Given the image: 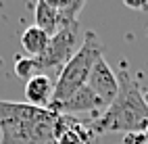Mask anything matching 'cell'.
Listing matches in <instances>:
<instances>
[{
    "label": "cell",
    "instance_id": "cell-10",
    "mask_svg": "<svg viewBox=\"0 0 148 144\" xmlns=\"http://www.w3.org/2000/svg\"><path fill=\"white\" fill-rule=\"evenodd\" d=\"M48 42H50V36L46 32H42L40 27H36V25H29L21 34V46L27 52V56H32V59H38V56L46 50Z\"/></svg>",
    "mask_w": 148,
    "mask_h": 144
},
{
    "label": "cell",
    "instance_id": "cell-7",
    "mask_svg": "<svg viewBox=\"0 0 148 144\" xmlns=\"http://www.w3.org/2000/svg\"><path fill=\"white\" fill-rule=\"evenodd\" d=\"M86 86L106 104V109H108V104L115 100L117 90H119V82H117V73L108 67V63L104 61V56H102V59H98L96 65L92 67L90 77H88Z\"/></svg>",
    "mask_w": 148,
    "mask_h": 144
},
{
    "label": "cell",
    "instance_id": "cell-9",
    "mask_svg": "<svg viewBox=\"0 0 148 144\" xmlns=\"http://www.w3.org/2000/svg\"><path fill=\"white\" fill-rule=\"evenodd\" d=\"M34 17H36V27H40V29L46 32L48 36H54L58 29H61V25H58V13L52 6L50 0H40V2H36Z\"/></svg>",
    "mask_w": 148,
    "mask_h": 144
},
{
    "label": "cell",
    "instance_id": "cell-4",
    "mask_svg": "<svg viewBox=\"0 0 148 144\" xmlns=\"http://www.w3.org/2000/svg\"><path fill=\"white\" fill-rule=\"evenodd\" d=\"M82 40H84V34H82L79 23L61 27L54 36H50V42H48L46 50L36 59L40 71L46 73V71L58 69V67L63 69V65L71 59L77 52V48L82 46Z\"/></svg>",
    "mask_w": 148,
    "mask_h": 144
},
{
    "label": "cell",
    "instance_id": "cell-8",
    "mask_svg": "<svg viewBox=\"0 0 148 144\" xmlns=\"http://www.w3.org/2000/svg\"><path fill=\"white\" fill-rule=\"evenodd\" d=\"M52 94H54V82L46 73H38L25 82V100L32 107L48 109V104L52 102Z\"/></svg>",
    "mask_w": 148,
    "mask_h": 144
},
{
    "label": "cell",
    "instance_id": "cell-14",
    "mask_svg": "<svg viewBox=\"0 0 148 144\" xmlns=\"http://www.w3.org/2000/svg\"><path fill=\"white\" fill-rule=\"evenodd\" d=\"M125 6L136 8V11H148V2H134V0H125Z\"/></svg>",
    "mask_w": 148,
    "mask_h": 144
},
{
    "label": "cell",
    "instance_id": "cell-13",
    "mask_svg": "<svg viewBox=\"0 0 148 144\" xmlns=\"http://www.w3.org/2000/svg\"><path fill=\"white\" fill-rule=\"evenodd\" d=\"M144 142H148L144 134H125L123 140V144H144Z\"/></svg>",
    "mask_w": 148,
    "mask_h": 144
},
{
    "label": "cell",
    "instance_id": "cell-15",
    "mask_svg": "<svg viewBox=\"0 0 148 144\" xmlns=\"http://www.w3.org/2000/svg\"><path fill=\"white\" fill-rule=\"evenodd\" d=\"M144 136H146V140H148V128H146V132H144Z\"/></svg>",
    "mask_w": 148,
    "mask_h": 144
},
{
    "label": "cell",
    "instance_id": "cell-2",
    "mask_svg": "<svg viewBox=\"0 0 148 144\" xmlns=\"http://www.w3.org/2000/svg\"><path fill=\"white\" fill-rule=\"evenodd\" d=\"M56 117L50 109L0 100V144H54Z\"/></svg>",
    "mask_w": 148,
    "mask_h": 144
},
{
    "label": "cell",
    "instance_id": "cell-3",
    "mask_svg": "<svg viewBox=\"0 0 148 144\" xmlns=\"http://www.w3.org/2000/svg\"><path fill=\"white\" fill-rule=\"evenodd\" d=\"M98 59H102V44L98 40L96 32L88 29L84 34L82 46L77 48V52L63 65L61 73H58V77L54 82V94H52L50 104L63 102L71 94H75L79 88H84L88 77H90L92 67L96 65ZM50 104H48V107H50Z\"/></svg>",
    "mask_w": 148,
    "mask_h": 144
},
{
    "label": "cell",
    "instance_id": "cell-1",
    "mask_svg": "<svg viewBox=\"0 0 148 144\" xmlns=\"http://www.w3.org/2000/svg\"><path fill=\"white\" fill-rule=\"evenodd\" d=\"M117 82H119V90L115 100L102 115L90 121V128L96 136L111 132L144 134L148 128V100L144 98L140 86L127 69L117 71Z\"/></svg>",
    "mask_w": 148,
    "mask_h": 144
},
{
    "label": "cell",
    "instance_id": "cell-12",
    "mask_svg": "<svg viewBox=\"0 0 148 144\" xmlns=\"http://www.w3.org/2000/svg\"><path fill=\"white\" fill-rule=\"evenodd\" d=\"M38 73H42L40 71V67H38L36 59H32V56H19V59L15 61V75L17 77H21V80H32L34 75Z\"/></svg>",
    "mask_w": 148,
    "mask_h": 144
},
{
    "label": "cell",
    "instance_id": "cell-6",
    "mask_svg": "<svg viewBox=\"0 0 148 144\" xmlns=\"http://www.w3.org/2000/svg\"><path fill=\"white\" fill-rule=\"evenodd\" d=\"M96 134L90 121L84 123L79 117L58 115L54 125V144H94Z\"/></svg>",
    "mask_w": 148,
    "mask_h": 144
},
{
    "label": "cell",
    "instance_id": "cell-5",
    "mask_svg": "<svg viewBox=\"0 0 148 144\" xmlns=\"http://www.w3.org/2000/svg\"><path fill=\"white\" fill-rule=\"evenodd\" d=\"M48 109L56 115H71V117H75V115H94V119H96L98 115H102L106 111V104L88 86H84L75 94L69 96L67 100L50 104Z\"/></svg>",
    "mask_w": 148,
    "mask_h": 144
},
{
    "label": "cell",
    "instance_id": "cell-11",
    "mask_svg": "<svg viewBox=\"0 0 148 144\" xmlns=\"http://www.w3.org/2000/svg\"><path fill=\"white\" fill-rule=\"evenodd\" d=\"M52 6L56 8L58 13V25L67 27V25H73V23H79V13L84 11L86 2L84 0H50Z\"/></svg>",
    "mask_w": 148,
    "mask_h": 144
}]
</instances>
